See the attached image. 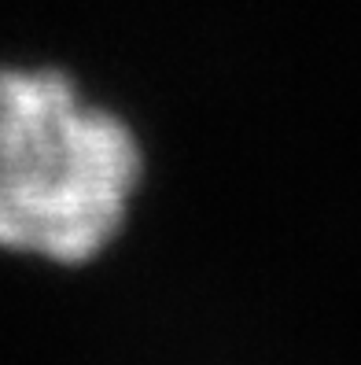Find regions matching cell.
<instances>
[{
	"mask_svg": "<svg viewBox=\"0 0 361 365\" xmlns=\"http://www.w3.org/2000/svg\"><path fill=\"white\" fill-rule=\"evenodd\" d=\"M144 178L137 133L48 67H0V247L89 262L125 225Z\"/></svg>",
	"mask_w": 361,
	"mask_h": 365,
	"instance_id": "1",
	"label": "cell"
}]
</instances>
